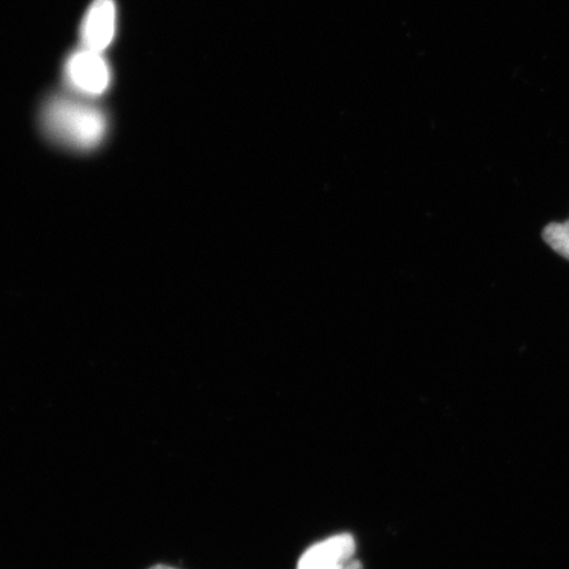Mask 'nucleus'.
Wrapping results in <instances>:
<instances>
[{"mask_svg":"<svg viewBox=\"0 0 569 569\" xmlns=\"http://www.w3.org/2000/svg\"><path fill=\"white\" fill-rule=\"evenodd\" d=\"M67 74L77 89L91 96L102 94L109 88L110 70L101 53L83 49L70 57Z\"/></svg>","mask_w":569,"mask_h":569,"instance_id":"obj_2","label":"nucleus"},{"mask_svg":"<svg viewBox=\"0 0 569 569\" xmlns=\"http://www.w3.org/2000/svg\"><path fill=\"white\" fill-rule=\"evenodd\" d=\"M340 569H362V565L360 560L352 559L348 561V563Z\"/></svg>","mask_w":569,"mask_h":569,"instance_id":"obj_6","label":"nucleus"},{"mask_svg":"<svg viewBox=\"0 0 569 569\" xmlns=\"http://www.w3.org/2000/svg\"><path fill=\"white\" fill-rule=\"evenodd\" d=\"M44 126L57 141L78 149L96 147L106 132V119L101 111L69 99H54L48 104Z\"/></svg>","mask_w":569,"mask_h":569,"instance_id":"obj_1","label":"nucleus"},{"mask_svg":"<svg viewBox=\"0 0 569 569\" xmlns=\"http://www.w3.org/2000/svg\"><path fill=\"white\" fill-rule=\"evenodd\" d=\"M149 569H176V568L168 567V566H154V567L149 568Z\"/></svg>","mask_w":569,"mask_h":569,"instance_id":"obj_7","label":"nucleus"},{"mask_svg":"<svg viewBox=\"0 0 569 569\" xmlns=\"http://www.w3.org/2000/svg\"><path fill=\"white\" fill-rule=\"evenodd\" d=\"M543 239L555 252L569 260V220L566 223H551L543 231Z\"/></svg>","mask_w":569,"mask_h":569,"instance_id":"obj_5","label":"nucleus"},{"mask_svg":"<svg viewBox=\"0 0 569 569\" xmlns=\"http://www.w3.org/2000/svg\"><path fill=\"white\" fill-rule=\"evenodd\" d=\"M355 552L351 533H338L309 547L298 560L297 569H340L353 559Z\"/></svg>","mask_w":569,"mask_h":569,"instance_id":"obj_4","label":"nucleus"},{"mask_svg":"<svg viewBox=\"0 0 569 569\" xmlns=\"http://www.w3.org/2000/svg\"><path fill=\"white\" fill-rule=\"evenodd\" d=\"M117 10L113 0H94L84 16L81 39L84 49L101 53L116 36Z\"/></svg>","mask_w":569,"mask_h":569,"instance_id":"obj_3","label":"nucleus"}]
</instances>
